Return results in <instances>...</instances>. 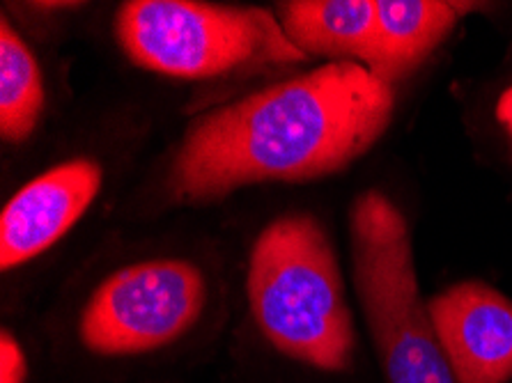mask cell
<instances>
[{"instance_id": "cell-12", "label": "cell", "mask_w": 512, "mask_h": 383, "mask_svg": "<svg viewBox=\"0 0 512 383\" xmlns=\"http://www.w3.org/2000/svg\"><path fill=\"white\" fill-rule=\"evenodd\" d=\"M496 120L503 124V129L512 136V88L503 92L499 99V106H496Z\"/></svg>"}, {"instance_id": "cell-5", "label": "cell", "mask_w": 512, "mask_h": 383, "mask_svg": "<svg viewBox=\"0 0 512 383\" xmlns=\"http://www.w3.org/2000/svg\"><path fill=\"white\" fill-rule=\"evenodd\" d=\"M207 283L186 260L124 267L95 289L81 312L83 345L99 356H136L166 347L203 315Z\"/></svg>"}, {"instance_id": "cell-1", "label": "cell", "mask_w": 512, "mask_h": 383, "mask_svg": "<svg viewBox=\"0 0 512 383\" xmlns=\"http://www.w3.org/2000/svg\"><path fill=\"white\" fill-rule=\"evenodd\" d=\"M393 108V85L359 60H333L196 117L168 191L193 205L248 184L336 175L382 138Z\"/></svg>"}, {"instance_id": "cell-11", "label": "cell", "mask_w": 512, "mask_h": 383, "mask_svg": "<svg viewBox=\"0 0 512 383\" xmlns=\"http://www.w3.org/2000/svg\"><path fill=\"white\" fill-rule=\"evenodd\" d=\"M26 377L28 365L19 342L3 331V338H0V383H23Z\"/></svg>"}, {"instance_id": "cell-8", "label": "cell", "mask_w": 512, "mask_h": 383, "mask_svg": "<svg viewBox=\"0 0 512 383\" xmlns=\"http://www.w3.org/2000/svg\"><path fill=\"white\" fill-rule=\"evenodd\" d=\"M476 7L453 0H375V30L361 62L393 85L423 65Z\"/></svg>"}, {"instance_id": "cell-2", "label": "cell", "mask_w": 512, "mask_h": 383, "mask_svg": "<svg viewBox=\"0 0 512 383\" xmlns=\"http://www.w3.org/2000/svg\"><path fill=\"white\" fill-rule=\"evenodd\" d=\"M246 289L255 324L281 354L327 372L349 370L352 312L338 257L313 216L285 214L260 232Z\"/></svg>"}, {"instance_id": "cell-6", "label": "cell", "mask_w": 512, "mask_h": 383, "mask_svg": "<svg viewBox=\"0 0 512 383\" xmlns=\"http://www.w3.org/2000/svg\"><path fill=\"white\" fill-rule=\"evenodd\" d=\"M102 184V166L76 156L14 193L0 216V269H17L56 246L90 209Z\"/></svg>"}, {"instance_id": "cell-10", "label": "cell", "mask_w": 512, "mask_h": 383, "mask_svg": "<svg viewBox=\"0 0 512 383\" xmlns=\"http://www.w3.org/2000/svg\"><path fill=\"white\" fill-rule=\"evenodd\" d=\"M44 78L37 58L10 21H0V134L7 143L33 136L44 113Z\"/></svg>"}, {"instance_id": "cell-9", "label": "cell", "mask_w": 512, "mask_h": 383, "mask_svg": "<svg viewBox=\"0 0 512 383\" xmlns=\"http://www.w3.org/2000/svg\"><path fill=\"white\" fill-rule=\"evenodd\" d=\"M278 21L306 56L361 62L375 30V0H292L278 7Z\"/></svg>"}, {"instance_id": "cell-4", "label": "cell", "mask_w": 512, "mask_h": 383, "mask_svg": "<svg viewBox=\"0 0 512 383\" xmlns=\"http://www.w3.org/2000/svg\"><path fill=\"white\" fill-rule=\"evenodd\" d=\"M115 35L136 67L177 78H214L308 58L287 39L281 21L260 7L129 0L115 17Z\"/></svg>"}, {"instance_id": "cell-3", "label": "cell", "mask_w": 512, "mask_h": 383, "mask_svg": "<svg viewBox=\"0 0 512 383\" xmlns=\"http://www.w3.org/2000/svg\"><path fill=\"white\" fill-rule=\"evenodd\" d=\"M359 301L389 383H457L421 299L407 218L391 198L366 191L349 209Z\"/></svg>"}, {"instance_id": "cell-7", "label": "cell", "mask_w": 512, "mask_h": 383, "mask_svg": "<svg viewBox=\"0 0 512 383\" xmlns=\"http://www.w3.org/2000/svg\"><path fill=\"white\" fill-rule=\"evenodd\" d=\"M441 351L457 383L512 379V301L494 287L467 280L428 303Z\"/></svg>"}]
</instances>
